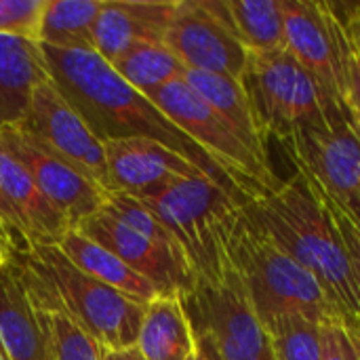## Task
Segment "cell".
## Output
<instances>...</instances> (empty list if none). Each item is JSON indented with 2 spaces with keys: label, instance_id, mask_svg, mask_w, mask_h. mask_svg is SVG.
I'll return each instance as SVG.
<instances>
[{
  "label": "cell",
  "instance_id": "5bb4252c",
  "mask_svg": "<svg viewBox=\"0 0 360 360\" xmlns=\"http://www.w3.org/2000/svg\"><path fill=\"white\" fill-rule=\"evenodd\" d=\"M70 230V219L0 146V236L6 253L27 245L57 247Z\"/></svg>",
  "mask_w": 360,
  "mask_h": 360
},
{
  "label": "cell",
  "instance_id": "e575fe53",
  "mask_svg": "<svg viewBox=\"0 0 360 360\" xmlns=\"http://www.w3.org/2000/svg\"><path fill=\"white\" fill-rule=\"evenodd\" d=\"M194 340H196V338H194ZM196 360H213L211 359V354H209V350H207L198 340H196Z\"/></svg>",
  "mask_w": 360,
  "mask_h": 360
},
{
  "label": "cell",
  "instance_id": "ac0fdd59",
  "mask_svg": "<svg viewBox=\"0 0 360 360\" xmlns=\"http://www.w3.org/2000/svg\"><path fill=\"white\" fill-rule=\"evenodd\" d=\"M51 82L40 42L0 34V133L15 129L38 86Z\"/></svg>",
  "mask_w": 360,
  "mask_h": 360
},
{
  "label": "cell",
  "instance_id": "7402d4cb",
  "mask_svg": "<svg viewBox=\"0 0 360 360\" xmlns=\"http://www.w3.org/2000/svg\"><path fill=\"white\" fill-rule=\"evenodd\" d=\"M137 348L146 360H190L196 354V340L184 310L181 297L158 295L148 304Z\"/></svg>",
  "mask_w": 360,
  "mask_h": 360
},
{
  "label": "cell",
  "instance_id": "30bf717a",
  "mask_svg": "<svg viewBox=\"0 0 360 360\" xmlns=\"http://www.w3.org/2000/svg\"><path fill=\"white\" fill-rule=\"evenodd\" d=\"M240 82L268 141L321 120L331 108L319 82L287 49L249 53Z\"/></svg>",
  "mask_w": 360,
  "mask_h": 360
},
{
  "label": "cell",
  "instance_id": "f546056e",
  "mask_svg": "<svg viewBox=\"0 0 360 360\" xmlns=\"http://www.w3.org/2000/svg\"><path fill=\"white\" fill-rule=\"evenodd\" d=\"M321 348L323 360H359L352 335L340 319L321 323Z\"/></svg>",
  "mask_w": 360,
  "mask_h": 360
},
{
  "label": "cell",
  "instance_id": "2e32d148",
  "mask_svg": "<svg viewBox=\"0 0 360 360\" xmlns=\"http://www.w3.org/2000/svg\"><path fill=\"white\" fill-rule=\"evenodd\" d=\"M103 148L112 192L141 202L154 198L177 179L205 175L192 162L152 139L105 141Z\"/></svg>",
  "mask_w": 360,
  "mask_h": 360
},
{
  "label": "cell",
  "instance_id": "7a4b0ae2",
  "mask_svg": "<svg viewBox=\"0 0 360 360\" xmlns=\"http://www.w3.org/2000/svg\"><path fill=\"white\" fill-rule=\"evenodd\" d=\"M4 262L38 312L68 319L99 348L137 346L148 304L135 302L86 276L59 247L27 245L11 249Z\"/></svg>",
  "mask_w": 360,
  "mask_h": 360
},
{
  "label": "cell",
  "instance_id": "f1b7e54d",
  "mask_svg": "<svg viewBox=\"0 0 360 360\" xmlns=\"http://www.w3.org/2000/svg\"><path fill=\"white\" fill-rule=\"evenodd\" d=\"M310 181V179H308ZM310 186L316 190V194L321 196L323 205L327 207L329 215L333 217L338 230H340V236L346 245V251H348V257H350V264H352V270H354V278H356V285H359L360 293V219H356L352 213H348L346 209H342L338 202H333L329 196H325L312 181Z\"/></svg>",
  "mask_w": 360,
  "mask_h": 360
},
{
  "label": "cell",
  "instance_id": "8d00e7d4",
  "mask_svg": "<svg viewBox=\"0 0 360 360\" xmlns=\"http://www.w3.org/2000/svg\"><path fill=\"white\" fill-rule=\"evenodd\" d=\"M0 253H6V249H4V240H2V236H0Z\"/></svg>",
  "mask_w": 360,
  "mask_h": 360
},
{
  "label": "cell",
  "instance_id": "603a6c76",
  "mask_svg": "<svg viewBox=\"0 0 360 360\" xmlns=\"http://www.w3.org/2000/svg\"><path fill=\"white\" fill-rule=\"evenodd\" d=\"M103 0H46L38 42L51 49L95 51L93 34Z\"/></svg>",
  "mask_w": 360,
  "mask_h": 360
},
{
  "label": "cell",
  "instance_id": "83f0119b",
  "mask_svg": "<svg viewBox=\"0 0 360 360\" xmlns=\"http://www.w3.org/2000/svg\"><path fill=\"white\" fill-rule=\"evenodd\" d=\"M46 0H0V34L38 42Z\"/></svg>",
  "mask_w": 360,
  "mask_h": 360
},
{
  "label": "cell",
  "instance_id": "4316f807",
  "mask_svg": "<svg viewBox=\"0 0 360 360\" xmlns=\"http://www.w3.org/2000/svg\"><path fill=\"white\" fill-rule=\"evenodd\" d=\"M49 360H101L99 346L80 327L63 316L44 314Z\"/></svg>",
  "mask_w": 360,
  "mask_h": 360
},
{
  "label": "cell",
  "instance_id": "5b68a950",
  "mask_svg": "<svg viewBox=\"0 0 360 360\" xmlns=\"http://www.w3.org/2000/svg\"><path fill=\"white\" fill-rule=\"evenodd\" d=\"M247 198L207 175L184 177L146 200L181 245L196 281H215L230 266V240Z\"/></svg>",
  "mask_w": 360,
  "mask_h": 360
},
{
  "label": "cell",
  "instance_id": "9c48e42d",
  "mask_svg": "<svg viewBox=\"0 0 360 360\" xmlns=\"http://www.w3.org/2000/svg\"><path fill=\"white\" fill-rule=\"evenodd\" d=\"M196 338L205 340L219 360H276L272 340L255 316L234 266L215 281H196L181 295Z\"/></svg>",
  "mask_w": 360,
  "mask_h": 360
},
{
  "label": "cell",
  "instance_id": "f35d334b",
  "mask_svg": "<svg viewBox=\"0 0 360 360\" xmlns=\"http://www.w3.org/2000/svg\"><path fill=\"white\" fill-rule=\"evenodd\" d=\"M4 264V253H0V266Z\"/></svg>",
  "mask_w": 360,
  "mask_h": 360
},
{
  "label": "cell",
  "instance_id": "7c38bea8",
  "mask_svg": "<svg viewBox=\"0 0 360 360\" xmlns=\"http://www.w3.org/2000/svg\"><path fill=\"white\" fill-rule=\"evenodd\" d=\"M15 129L42 152L59 158L105 192H112L103 143L53 82L36 89L23 120Z\"/></svg>",
  "mask_w": 360,
  "mask_h": 360
},
{
  "label": "cell",
  "instance_id": "ba28073f",
  "mask_svg": "<svg viewBox=\"0 0 360 360\" xmlns=\"http://www.w3.org/2000/svg\"><path fill=\"white\" fill-rule=\"evenodd\" d=\"M295 173L360 219V131L348 108L331 105L312 124L278 141Z\"/></svg>",
  "mask_w": 360,
  "mask_h": 360
},
{
  "label": "cell",
  "instance_id": "74e56055",
  "mask_svg": "<svg viewBox=\"0 0 360 360\" xmlns=\"http://www.w3.org/2000/svg\"><path fill=\"white\" fill-rule=\"evenodd\" d=\"M0 360H8L6 359V354H4V350H2V346H0Z\"/></svg>",
  "mask_w": 360,
  "mask_h": 360
},
{
  "label": "cell",
  "instance_id": "44dd1931",
  "mask_svg": "<svg viewBox=\"0 0 360 360\" xmlns=\"http://www.w3.org/2000/svg\"><path fill=\"white\" fill-rule=\"evenodd\" d=\"M57 247L80 272L135 302L150 304L160 295L150 281H146L112 251L86 238L78 230H70Z\"/></svg>",
  "mask_w": 360,
  "mask_h": 360
},
{
  "label": "cell",
  "instance_id": "4dcf8cb0",
  "mask_svg": "<svg viewBox=\"0 0 360 360\" xmlns=\"http://www.w3.org/2000/svg\"><path fill=\"white\" fill-rule=\"evenodd\" d=\"M346 108L360 131V55L350 42L348 53V82H346Z\"/></svg>",
  "mask_w": 360,
  "mask_h": 360
},
{
  "label": "cell",
  "instance_id": "1f68e13d",
  "mask_svg": "<svg viewBox=\"0 0 360 360\" xmlns=\"http://www.w3.org/2000/svg\"><path fill=\"white\" fill-rule=\"evenodd\" d=\"M344 23L348 30V38L352 42V46L359 51L360 55V4H348L344 6Z\"/></svg>",
  "mask_w": 360,
  "mask_h": 360
},
{
  "label": "cell",
  "instance_id": "d6986e66",
  "mask_svg": "<svg viewBox=\"0 0 360 360\" xmlns=\"http://www.w3.org/2000/svg\"><path fill=\"white\" fill-rule=\"evenodd\" d=\"M0 346L8 360H49L44 314L34 308L11 266H0Z\"/></svg>",
  "mask_w": 360,
  "mask_h": 360
},
{
  "label": "cell",
  "instance_id": "ffe728a7",
  "mask_svg": "<svg viewBox=\"0 0 360 360\" xmlns=\"http://www.w3.org/2000/svg\"><path fill=\"white\" fill-rule=\"evenodd\" d=\"M184 80L202 101H207L209 108H213L226 122H230V127L259 156L270 160V152H268L270 141L266 139L257 122L247 89L243 86L240 80L221 74H211V72H194V70H188Z\"/></svg>",
  "mask_w": 360,
  "mask_h": 360
},
{
  "label": "cell",
  "instance_id": "ab89813d",
  "mask_svg": "<svg viewBox=\"0 0 360 360\" xmlns=\"http://www.w3.org/2000/svg\"><path fill=\"white\" fill-rule=\"evenodd\" d=\"M190 360H196V354H194V356H192V359H190Z\"/></svg>",
  "mask_w": 360,
  "mask_h": 360
},
{
  "label": "cell",
  "instance_id": "9a60e30c",
  "mask_svg": "<svg viewBox=\"0 0 360 360\" xmlns=\"http://www.w3.org/2000/svg\"><path fill=\"white\" fill-rule=\"evenodd\" d=\"M0 146L27 171L38 190L70 219L74 230L97 213L110 194L59 158L36 148L17 129L2 131Z\"/></svg>",
  "mask_w": 360,
  "mask_h": 360
},
{
  "label": "cell",
  "instance_id": "d4e9b609",
  "mask_svg": "<svg viewBox=\"0 0 360 360\" xmlns=\"http://www.w3.org/2000/svg\"><path fill=\"white\" fill-rule=\"evenodd\" d=\"M112 68L127 84L146 97L169 82L181 80L188 72L165 42H141L118 57Z\"/></svg>",
  "mask_w": 360,
  "mask_h": 360
},
{
  "label": "cell",
  "instance_id": "277c9868",
  "mask_svg": "<svg viewBox=\"0 0 360 360\" xmlns=\"http://www.w3.org/2000/svg\"><path fill=\"white\" fill-rule=\"evenodd\" d=\"M230 262L264 327L283 316H304L316 323L340 319L321 283L264 228L249 202L230 240Z\"/></svg>",
  "mask_w": 360,
  "mask_h": 360
},
{
  "label": "cell",
  "instance_id": "8992f818",
  "mask_svg": "<svg viewBox=\"0 0 360 360\" xmlns=\"http://www.w3.org/2000/svg\"><path fill=\"white\" fill-rule=\"evenodd\" d=\"M76 230L112 251L131 270L150 281L160 295L181 297L196 283L177 238L146 202L133 196L110 192L101 209Z\"/></svg>",
  "mask_w": 360,
  "mask_h": 360
},
{
  "label": "cell",
  "instance_id": "4fadbf2b",
  "mask_svg": "<svg viewBox=\"0 0 360 360\" xmlns=\"http://www.w3.org/2000/svg\"><path fill=\"white\" fill-rule=\"evenodd\" d=\"M165 44L186 70L240 80L249 51L238 40L226 0H181L165 34Z\"/></svg>",
  "mask_w": 360,
  "mask_h": 360
},
{
  "label": "cell",
  "instance_id": "e0dca14e",
  "mask_svg": "<svg viewBox=\"0 0 360 360\" xmlns=\"http://www.w3.org/2000/svg\"><path fill=\"white\" fill-rule=\"evenodd\" d=\"M175 13L169 0H103L95 23V53L110 65L141 42H165Z\"/></svg>",
  "mask_w": 360,
  "mask_h": 360
},
{
  "label": "cell",
  "instance_id": "d590c367",
  "mask_svg": "<svg viewBox=\"0 0 360 360\" xmlns=\"http://www.w3.org/2000/svg\"><path fill=\"white\" fill-rule=\"evenodd\" d=\"M194 338H196V335H194ZM196 340H198V342H200V344H202V346H205V348L209 350V354H211V359H213V360H219V356L215 354V350H213V348H211V346H209V344H207L205 340H200V338H196Z\"/></svg>",
  "mask_w": 360,
  "mask_h": 360
},
{
  "label": "cell",
  "instance_id": "3957f363",
  "mask_svg": "<svg viewBox=\"0 0 360 360\" xmlns=\"http://www.w3.org/2000/svg\"><path fill=\"white\" fill-rule=\"evenodd\" d=\"M251 211L264 228L323 287L344 325L360 323V293L340 230L310 181L295 173L278 179L257 198Z\"/></svg>",
  "mask_w": 360,
  "mask_h": 360
},
{
  "label": "cell",
  "instance_id": "6da1fadb",
  "mask_svg": "<svg viewBox=\"0 0 360 360\" xmlns=\"http://www.w3.org/2000/svg\"><path fill=\"white\" fill-rule=\"evenodd\" d=\"M40 46L53 86L101 143L118 139H152L192 162L219 186L247 198L202 148L175 127L150 97L127 84L95 51Z\"/></svg>",
  "mask_w": 360,
  "mask_h": 360
},
{
  "label": "cell",
  "instance_id": "d6a6232c",
  "mask_svg": "<svg viewBox=\"0 0 360 360\" xmlns=\"http://www.w3.org/2000/svg\"><path fill=\"white\" fill-rule=\"evenodd\" d=\"M101 360H146L143 354L139 352L137 346H129V348H118V350H110V348H99Z\"/></svg>",
  "mask_w": 360,
  "mask_h": 360
},
{
  "label": "cell",
  "instance_id": "52a82bcc",
  "mask_svg": "<svg viewBox=\"0 0 360 360\" xmlns=\"http://www.w3.org/2000/svg\"><path fill=\"white\" fill-rule=\"evenodd\" d=\"M150 99L226 171L247 200L257 198L281 179L272 171L270 160L259 156L230 127V122H226L188 86L184 78L165 84L152 93Z\"/></svg>",
  "mask_w": 360,
  "mask_h": 360
},
{
  "label": "cell",
  "instance_id": "cb8c5ba5",
  "mask_svg": "<svg viewBox=\"0 0 360 360\" xmlns=\"http://www.w3.org/2000/svg\"><path fill=\"white\" fill-rule=\"evenodd\" d=\"M230 21L249 53L287 49L283 0H226Z\"/></svg>",
  "mask_w": 360,
  "mask_h": 360
},
{
  "label": "cell",
  "instance_id": "836d02e7",
  "mask_svg": "<svg viewBox=\"0 0 360 360\" xmlns=\"http://www.w3.org/2000/svg\"><path fill=\"white\" fill-rule=\"evenodd\" d=\"M350 335H352V342H354V348H356V356L360 360V323H352V325H346Z\"/></svg>",
  "mask_w": 360,
  "mask_h": 360
},
{
  "label": "cell",
  "instance_id": "484cf974",
  "mask_svg": "<svg viewBox=\"0 0 360 360\" xmlns=\"http://www.w3.org/2000/svg\"><path fill=\"white\" fill-rule=\"evenodd\" d=\"M264 329L272 340L276 360H323L321 323L304 316H283Z\"/></svg>",
  "mask_w": 360,
  "mask_h": 360
},
{
  "label": "cell",
  "instance_id": "8fae6325",
  "mask_svg": "<svg viewBox=\"0 0 360 360\" xmlns=\"http://www.w3.org/2000/svg\"><path fill=\"white\" fill-rule=\"evenodd\" d=\"M287 51L312 74L331 105H346L350 38L342 8L331 2L283 0Z\"/></svg>",
  "mask_w": 360,
  "mask_h": 360
}]
</instances>
